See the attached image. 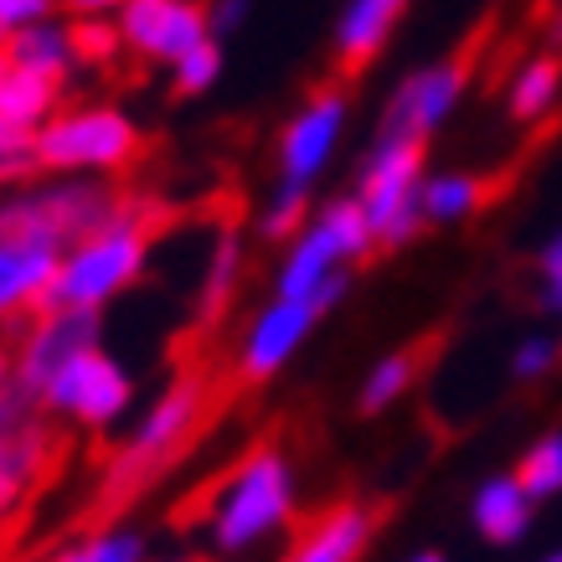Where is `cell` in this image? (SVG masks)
I'll return each mask as SVG.
<instances>
[{
  "mask_svg": "<svg viewBox=\"0 0 562 562\" xmlns=\"http://www.w3.org/2000/svg\"><path fill=\"white\" fill-rule=\"evenodd\" d=\"M47 562H145V537L130 527H109V531H88L72 547H63Z\"/></svg>",
  "mask_w": 562,
  "mask_h": 562,
  "instance_id": "obj_25",
  "label": "cell"
},
{
  "mask_svg": "<svg viewBox=\"0 0 562 562\" xmlns=\"http://www.w3.org/2000/svg\"><path fill=\"white\" fill-rule=\"evenodd\" d=\"M57 16V0H0V52L11 47L21 32Z\"/></svg>",
  "mask_w": 562,
  "mask_h": 562,
  "instance_id": "obj_30",
  "label": "cell"
},
{
  "mask_svg": "<svg viewBox=\"0 0 562 562\" xmlns=\"http://www.w3.org/2000/svg\"><path fill=\"white\" fill-rule=\"evenodd\" d=\"M150 243H155L150 212L139 202H130L109 227H99L93 238L72 243L68 254H63V269H57L47 310H88V315H99L109 300H120L145 273Z\"/></svg>",
  "mask_w": 562,
  "mask_h": 562,
  "instance_id": "obj_3",
  "label": "cell"
},
{
  "mask_svg": "<svg viewBox=\"0 0 562 562\" xmlns=\"http://www.w3.org/2000/svg\"><path fill=\"white\" fill-rule=\"evenodd\" d=\"M418 376V351H387L382 361H372V372L361 376L357 408L361 413H387L392 403H403V392Z\"/></svg>",
  "mask_w": 562,
  "mask_h": 562,
  "instance_id": "obj_22",
  "label": "cell"
},
{
  "mask_svg": "<svg viewBox=\"0 0 562 562\" xmlns=\"http://www.w3.org/2000/svg\"><path fill=\"white\" fill-rule=\"evenodd\" d=\"M222 78V42H202V47H191L187 57H176L171 63V93L176 99H202L212 93Z\"/></svg>",
  "mask_w": 562,
  "mask_h": 562,
  "instance_id": "obj_27",
  "label": "cell"
},
{
  "mask_svg": "<svg viewBox=\"0 0 562 562\" xmlns=\"http://www.w3.org/2000/svg\"><path fill=\"white\" fill-rule=\"evenodd\" d=\"M542 562H562V547H552V552H547V558Z\"/></svg>",
  "mask_w": 562,
  "mask_h": 562,
  "instance_id": "obj_39",
  "label": "cell"
},
{
  "mask_svg": "<svg viewBox=\"0 0 562 562\" xmlns=\"http://www.w3.org/2000/svg\"><path fill=\"white\" fill-rule=\"evenodd\" d=\"M516 480L531 501H558L562 495V434H542L531 443L521 464H516Z\"/></svg>",
  "mask_w": 562,
  "mask_h": 562,
  "instance_id": "obj_24",
  "label": "cell"
},
{
  "mask_svg": "<svg viewBox=\"0 0 562 562\" xmlns=\"http://www.w3.org/2000/svg\"><path fill=\"white\" fill-rule=\"evenodd\" d=\"M0 57L16 63V68H26V72H36V78H47V83H57V88L78 72V52H72V32L63 16H52V21H42V26H32V32H21Z\"/></svg>",
  "mask_w": 562,
  "mask_h": 562,
  "instance_id": "obj_19",
  "label": "cell"
},
{
  "mask_svg": "<svg viewBox=\"0 0 562 562\" xmlns=\"http://www.w3.org/2000/svg\"><path fill=\"white\" fill-rule=\"evenodd\" d=\"M531 516H537V501L521 491L516 475L480 480L475 495H470V521L491 547H516L531 531Z\"/></svg>",
  "mask_w": 562,
  "mask_h": 562,
  "instance_id": "obj_17",
  "label": "cell"
},
{
  "mask_svg": "<svg viewBox=\"0 0 562 562\" xmlns=\"http://www.w3.org/2000/svg\"><path fill=\"white\" fill-rule=\"evenodd\" d=\"M166 562H196V558H166Z\"/></svg>",
  "mask_w": 562,
  "mask_h": 562,
  "instance_id": "obj_40",
  "label": "cell"
},
{
  "mask_svg": "<svg viewBox=\"0 0 562 562\" xmlns=\"http://www.w3.org/2000/svg\"><path fill=\"white\" fill-rule=\"evenodd\" d=\"M93 346H103L99 315H88V310H42V315H32V325H26V336L16 346L11 387L36 408V397H42L52 376L63 372L78 351H93Z\"/></svg>",
  "mask_w": 562,
  "mask_h": 562,
  "instance_id": "obj_11",
  "label": "cell"
},
{
  "mask_svg": "<svg viewBox=\"0 0 562 562\" xmlns=\"http://www.w3.org/2000/svg\"><path fill=\"white\" fill-rule=\"evenodd\" d=\"M418 202H424L428 227H454V222H470L485 206V181L470 171H434Z\"/></svg>",
  "mask_w": 562,
  "mask_h": 562,
  "instance_id": "obj_21",
  "label": "cell"
},
{
  "mask_svg": "<svg viewBox=\"0 0 562 562\" xmlns=\"http://www.w3.org/2000/svg\"><path fill=\"white\" fill-rule=\"evenodd\" d=\"M11 372H16V351H5V346H0V397L11 392Z\"/></svg>",
  "mask_w": 562,
  "mask_h": 562,
  "instance_id": "obj_36",
  "label": "cell"
},
{
  "mask_svg": "<svg viewBox=\"0 0 562 562\" xmlns=\"http://www.w3.org/2000/svg\"><path fill=\"white\" fill-rule=\"evenodd\" d=\"M346 120H351L346 88H336V83L315 88V93L290 114V124L279 130V145H273L279 187H294V191L315 187V181L325 176V166L336 160V150H341Z\"/></svg>",
  "mask_w": 562,
  "mask_h": 562,
  "instance_id": "obj_9",
  "label": "cell"
},
{
  "mask_svg": "<svg viewBox=\"0 0 562 562\" xmlns=\"http://www.w3.org/2000/svg\"><path fill=\"white\" fill-rule=\"evenodd\" d=\"M124 196L109 181H88V176H52L42 187H26L0 202V238H26L47 243L57 254H68L72 243L93 238L99 227L124 212Z\"/></svg>",
  "mask_w": 562,
  "mask_h": 562,
  "instance_id": "obj_5",
  "label": "cell"
},
{
  "mask_svg": "<svg viewBox=\"0 0 562 562\" xmlns=\"http://www.w3.org/2000/svg\"><path fill=\"white\" fill-rule=\"evenodd\" d=\"M36 171L42 176H88V181H109V176L130 171L145 150L139 124L114 109V103H72L57 109L42 130H36Z\"/></svg>",
  "mask_w": 562,
  "mask_h": 562,
  "instance_id": "obj_4",
  "label": "cell"
},
{
  "mask_svg": "<svg viewBox=\"0 0 562 562\" xmlns=\"http://www.w3.org/2000/svg\"><path fill=\"white\" fill-rule=\"evenodd\" d=\"M248 16H254V0H206V32H212V42L233 36Z\"/></svg>",
  "mask_w": 562,
  "mask_h": 562,
  "instance_id": "obj_31",
  "label": "cell"
},
{
  "mask_svg": "<svg viewBox=\"0 0 562 562\" xmlns=\"http://www.w3.org/2000/svg\"><path fill=\"white\" fill-rule=\"evenodd\" d=\"M321 325V310L305 305V300H279L273 294L269 305L254 315V325L243 330L238 341V376L243 382H269L300 357V346L310 341V330Z\"/></svg>",
  "mask_w": 562,
  "mask_h": 562,
  "instance_id": "obj_13",
  "label": "cell"
},
{
  "mask_svg": "<svg viewBox=\"0 0 562 562\" xmlns=\"http://www.w3.org/2000/svg\"><path fill=\"white\" fill-rule=\"evenodd\" d=\"M464 83H470V72H464L460 57H443V63H428V68L408 72V78L387 93V109H382V130H376V135L428 145V135H439L443 124H449V114L460 109Z\"/></svg>",
  "mask_w": 562,
  "mask_h": 562,
  "instance_id": "obj_10",
  "label": "cell"
},
{
  "mask_svg": "<svg viewBox=\"0 0 562 562\" xmlns=\"http://www.w3.org/2000/svg\"><path fill=\"white\" fill-rule=\"evenodd\" d=\"M16 501H21V485L0 475V516H11V506H16Z\"/></svg>",
  "mask_w": 562,
  "mask_h": 562,
  "instance_id": "obj_35",
  "label": "cell"
},
{
  "mask_svg": "<svg viewBox=\"0 0 562 562\" xmlns=\"http://www.w3.org/2000/svg\"><path fill=\"white\" fill-rule=\"evenodd\" d=\"M238 279H243V243H238V233H222V238L212 243L206 279H202V315L206 321L227 310V300H233V290H238Z\"/></svg>",
  "mask_w": 562,
  "mask_h": 562,
  "instance_id": "obj_23",
  "label": "cell"
},
{
  "mask_svg": "<svg viewBox=\"0 0 562 562\" xmlns=\"http://www.w3.org/2000/svg\"><path fill=\"white\" fill-rule=\"evenodd\" d=\"M542 310L562 321V273H542Z\"/></svg>",
  "mask_w": 562,
  "mask_h": 562,
  "instance_id": "obj_34",
  "label": "cell"
},
{
  "mask_svg": "<svg viewBox=\"0 0 562 562\" xmlns=\"http://www.w3.org/2000/svg\"><path fill=\"white\" fill-rule=\"evenodd\" d=\"M114 26H120L124 52H135L139 63H166V68L191 47L212 42L206 0H130Z\"/></svg>",
  "mask_w": 562,
  "mask_h": 562,
  "instance_id": "obj_12",
  "label": "cell"
},
{
  "mask_svg": "<svg viewBox=\"0 0 562 562\" xmlns=\"http://www.w3.org/2000/svg\"><path fill=\"white\" fill-rule=\"evenodd\" d=\"M376 248L372 222L357 206V196H336V202L315 206V217L300 238L290 243V254L279 258L273 273V294L279 300H305L325 315L336 310L351 290V269Z\"/></svg>",
  "mask_w": 562,
  "mask_h": 562,
  "instance_id": "obj_1",
  "label": "cell"
},
{
  "mask_svg": "<svg viewBox=\"0 0 562 562\" xmlns=\"http://www.w3.org/2000/svg\"><path fill=\"white\" fill-rule=\"evenodd\" d=\"M424 150L418 139H372V155L361 160L357 176V206L372 222V238L376 248H408L418 233H424Z\"/></svg>",
  "mask_w": 562,
  "mask_h": 562,
  "instance_id": "obj_6",
  "label": "cell"
},
{
  "mask_svg": "<svg viewBox=\"0 0 562 562\" xmlns=\"http://www.w3.org/2000/svg\"><path fill=\"white\" fill-rule=\"evenodd\" d=\"M537 269H542V273H562V227L542 243V254H537Z\"/></svg>",
  "mask_w": 562,
  "mask_h": 562,
  "instance_id": "obj_33",
  "label": "cell"
},
{
  "mask_svg": "<svg viewBox=\"0 0 562 562\" xmlns=\"http://www.w3.org/2000/svg\"><path fill=\"white\" fill-rule=\"evenodd\" d=\"M413 0H346L336 32H330V52H336V68L361 72L367 63H376L387 52L392 32L403 26Z\"/></svg>",
  "mask_w": 562,
  "mask_h": 562,
  "instance_id": "obj_15",
  "label": "cell"
},
{
  "mask_svg": "<svg viewBox=\"0 0 562 562\" xmlns=\"http://www.w3.org/2000/svg\"><path fill=\"white\" fill-rule=\"evenodd\" d=\"M63 88L0 57V145H32L36 130L57 114Z\"/></svg>",
  "mask_w": 562,
  "mask_h": 562,
  "instance_id": "obj_16",
  "label": "cell"
},
{
  "mask_svg": "<svg viewBox=\"0 0 562 562\" xmlns=\"http://www.w3.org/2000/svg\"><path fill=\"white\" fill-rule=\"evenodd\" d=\"M130 403H135V382H130V372H124L103 346L78 351V357L42 387V397H36L42 413L68 418V424H78V428H93V434L120 424L124 413H130Z\"/></svg>",
  "mask_w": 562,
  "mask_h": 562,
  "instance_id": "obj_8",
  "label": "cell"
},
{
  "mask_svg": "<svg viewBox=\"0 0 562 562\" xmlns=\"http://www.w3.org/2000/svg\"><path fill=\"white\" fill-rule=\"evenodd\" d=\"M300 512V485H294V464L284 460V449H254L233 464V475L217 485L212 506H206V537L217 552L238 558V552H254L269 537L294 521Z\"/></svg>",
  "mask_w": 562,
  "mask_h": 562,
  "instance_id": "obj_2",
  "label": "cell"
},
{
  "mask_svg": "<svg viewBox=\"0 0 562 562\" xmlns=\"http://www.w3.org/2000/svg\"><path fill=\"white\" fill-rule=\"evenodd\" d=\"M552 32H558V47H562V5H558V16H552Z\"/></svg>",
  "mask_w": 562,
  "mask_h": 562,
  "instance_id": "obj_38",
  "label": "cell"
},
{
  "mask_svg": "<svg viewBox=\"0 0 562 562\" xmlns=\"http://www.w3.org/2000/svg\"><path fill=\"white\" fill-rule=\"evenodd\" d=\"M562 103V57H527L506 83V114L516 124L547 120Z\"/></svg>",
  "mask_w": 562,
  "mask_h": 562,
  "instance_id": "obj_20",
  "label": "cell"
},
{
  "mask_svg": "<svg viewBox=\"0 0 562 562\" xmlns=\"http://www.w3.org/2000/svg\"><path fill=\"white\" fill-rule=\"evenodd\" d=\"M130 0H57V11H68V21H109L120 16Z\"/></svg>",
  "mask_w": 562,
  "mask_h": 562,
  "instance_id": "obj_32",
  "label": "cell"
},
{
  "mask_svg": "<svg viewBox=\"0 0 562 562\" xmlns=\"http://www.w3.org/2000/svg\"><path fill=\"white\" fill-rule=\"evenodd\" d=\"M562 361V341L558 336H547V330H527L512 351V376L516 382H542L552 367Z\"/></svg>",
  "mask_w": 562,
  "mask_h": 562,
  "instance_id": "obj_28",
  "label": "cell"
},
{
  "mask_svg": "<svg viewBox=\"0 0 562 562\" xmlns=\"http://www.w3.org/2000/svg\"><path fill=\"white\" fill-rule=\"evenodd\" d=\"M68 32H72V52H78V68H88V63H109V57L124 47L114 21H68Z\"/></svg>",
  "mask_w": 562,
  "mask_h": 562,
  "instance_id": "obj_29",
  "label": "cell"
},
{
  "mask_svg": "<svg viewBox=\"0 0 562 562\" xmlns=\"http://www.w3.org/2000/svg\"><path fill=\"white\" fill-rule=\"evenodd\" d=\"M372 542V512L367 506H336L294 542L284 562H357Z\"/></svg>",
  "mask_w": 562,
  "mask_h": 562,
  "instance_id": "obj_18",
  "label": "cell"
},
{
  "mask_svg": "<svg viewBox=\"0 0 562 562\" xmlns=\"http://www.w3.org/2000/svg\"><path fill=\"white\" fill-rule=\"evenodd\" d=\"M408 562H443V552H413Z\"/></svg>",
  "mask_w": 562,
  "mask_h": 562,
  "instance_id": "obj_37",
  "label": "cell"
},
{
  "mask_svg": "<svg viewBox=\"0 0 562 562\" xmlns=\"http://www.w3.org/2000/svg\"><path fill=\"white\" fill-rule=\"evenodd\" d=\"M310 191H294V187H279L263 202V212H258V238H269V243H294L300 233L310 227Z\"/></svg>",
  "mask_w": 562,
  "mask_h": 562,
  "instance_id": "obj_26",
  "label": "cell"
},
{
  "mask_svg": "<svg viewBox=\"0 0 562 562\" xmlns=\"http://www.w3.org/2000/svg\"><path fill=\"white\" fill-rule=\"evenodd\" d=\"M202 408H206V382L196 372H181L150 408L139 413V424L130 428V439L120 443V454L109 464V495L135 491L139 480H150L155 470H166V464L181 454V443L196 434Z\"/></svg>",
  "mask_w": 562,
  "mask_h": 562,
  "instance_id": "obj_7",
  "label": "cell"
},
{
  "mask_svg": "<svg viewBox=\"0 0 562 562\" xmlns=\"http://www.w3.org/2000/svg\"><path fill=\"white\" fill-rule=\"evenodd\" d=\"M63 254L47 243L26 238H0V321H21V315H42L57 284Z\"/></svg>",
  "mask_w": 562,
  "mask_h": 562,
  "instance_id": "obj_14",
  "label": "cell"
}]
</instances>
